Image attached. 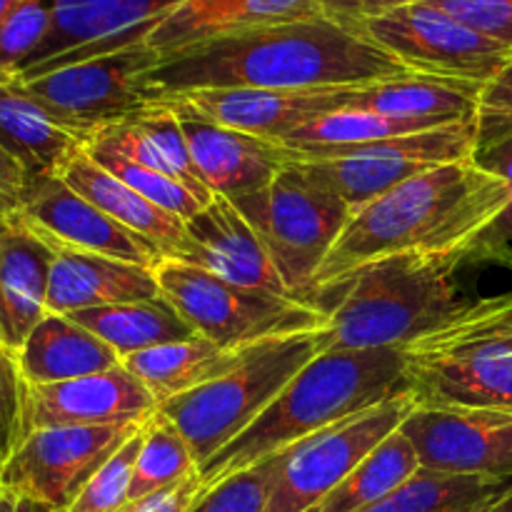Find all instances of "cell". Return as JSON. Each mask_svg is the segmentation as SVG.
Wrapping results in <instances>:
<instances>
[{
  "label": "cell",
  "instance_id": "obj_39",
  "mask_svg": "<svg viewBox=\"0 0 512 512\" xmlns=\"http://www.w3.org/2000/svg\"><path fill=\"white\" fill-rule=\"evenodd\" d=\"M490 40L512 48V0H428Z\"/></svg>",
  "mask_w": 512,
  "mask_h": 512
},
{
  "label": "cell",
  "instance_id": "obj_24",
  "mask_svg": "<svg viewBox=\"0 0 512 512\" xmlns=\"http://www.w3.org/2000/svg\"><path fill=\"white\" fill-rule=\"evenodd\" d=\"M15 358L28 385L65 383L120 365L115 350L98 335L85 330L68 315L55 313H48L35 325Z\"/></svg>",
  "mask_w": 512,
  "mask_h": 512
},
{
  "label": "cell",
  "instance_id": "obj_1",
  "mask_svg": "<svg viewBox=\"0 0 512 512\" xmlns=\"http://www.w3.org/2000/svg\"><path fill=\"white\" fill-rule=\"evenodd\" d=\"M410 73L350 20L325 10L203 40L148 73L160 95L190 90L360 88Z\"/></svg>",
  "mask_w": 512,
  "mask_h": 512
},
{
  "label": "cell",
  "instance_id": "obj_6",
  "mask_svg": "<svg viewBox=\"0 0 512 512\" xmlns=\"http://www.w3.org/2000/svg\"><path fill=\"white\" fill-rule=\"evenodd\" d=\"M320 353L318 333L263 340L240 350L238 363L218 380L168 400L158 410L183 433L195 463L203 468L225 445L243 435Z\"/></svg>",
  "mask_w": 512,
  "mask_h": 512
},
{
  "label": "cell",
  "instance_id": "obj_22",
  "mask_svg": "<svg viewBox=\"0 0 512 512\" xmlns=\"http://www.w3.org/2000/svg\"><path fill=\"white\" fill-rule=\"evenodd\" d=\"M318 10H323V0H183L155 23L145 45L163 58L203 40L303 18Z\"/></svg>",
  "mask_w": 512,
  "mask_h": 512
},
{
  "label": "cell",
  "instance_id": "obj_17",
  "mask_svg": "<svg viewBox=\"0 0 512 512\" xmlns=\"http://www.w3.org/2000/svg\"><path fill=\"white\" fill-rule=\"evenodd\" d=\"M155 410L158 403L153 395L123 368V363L88 378L28 385V398H25L28 433L40 428L133 425L148 420Z\"/></svg>",
  "mask_w": 512,
  "mask_h": 512
},
{
  "label": "cell",
  "instance_id": "obj_45",
  "mask_svg": "<svg viewBox=\"0 0 512 512\" xmlns=\"http://www.w3.org/2000/svg\"><path fill=\"white\" fill-rule=\"evenodd\" d=\"M18 3H20V0H0V20H3L5 15H8L10 10H13Z\"/></svg>",
  "mask_w": 512,
  "mask_h": 512
},
{
  "label": "cell",
  "instance_id": "obj_25",
  "mask_svg": "<svg viewBox=\"0 0 512 512\" xmlns=\"http://www.w3.org/2000/svg\"><path fill=\"white\" fill-rule=\"evenodd\" d=\"M0 145L23 163L30 178L63 175L85 148L83 140L35 103L15 78L0 83Z\"/></svg>",
  "mask_w": 512,
  "mask_h": 512
},
{
  "label": "cell",
  "instance_id": "obj_34",
  "mask_svg": "<svg viewBox=\"0 0 512 512\" xmlns=\"http://www.w3.org/2000/svg\"><path fill=\"white\" fill-rule=\"evenodd\" d=\"M53 0H20L0 20V83L18 78L50 30Z\"/></svg>",
  "mask_w": 512,
  "mask_h": 512
},
{
  "label": "cell",
  "instance_id": "obj_29",
  "mask_svg": "<svg viewBox=\"0 0 512 512\" xmlns=\"http://www.w3.org/2000/svg\"><path fill=\"white\" fill-rule=\"evenodd\" d=\"M418 470V453L398 428L308 512H363L408 483Z\"/></svg>",
  "mask_w": 512,
  "mask_h": 512
},
{
  "label": "cell",
  "instance_id": "obj_2",
  "mask_svg": "<svg viewBox=\"0 0 512 512\" xmlns=\"http://www.w3.org/2000/svg\"><path fill=\"white\" fill-rule=\"evenodd\" d=\"M510 200L505 180L473 160L430 168L363 208L315 275L318 295L338 288L368 265L400 255H458L498 218Z\"/></svg>",
  "mask_w": 512,
  "mask_h": 512
},
{
  "label": "cell",
  "instance_id": "obj_18",
  "mask_svg": "<svg viewBox=\"0 0 512 512\" xmlns=\"http://www.w3.org/2000/svg\"><path fill=\"white\" fill-rule=\"evenodd\" d=\"M175 260L245 288L293 295L253 225L220 195L185 223V243Z\"/></svg>",
  "mask_w": 512,
  "mask_h": 512
},
{
  "label": "cell",
  "instance_id": "obj_33",
  "mask_svg": "<svg viewBox=\"0 0 512 512\" xmlns=\"http://www.w3.org/2000/svg\"><path fill=\"white\" fill-rule=\"evenodd\" d=\"M85 153H88L95 163L103 165L108 173H113L115 178H120L125 185H130L135 193H140L145 200H150V203H155L158 208H163L165 213L185 220V223L205 208L203 200L195 198L180 180L170 178V175L143 168V165L123 158V155L105 153V150H85Z\"/></svg>",
  "mask_w": 512,
  "mask_h": 512
},
{
  "label": "cell",
  "instance_id": "obj_36",
  "mask_svg": "<svg viewBox=\"0 0 512 512\" xmlns=\"http://www.w3.org/2000/svg\"><path fill=\"white\" fill-rule=\"evenodd\" d=\"M475 163L505 180L510 200L503 213L463 250V263H508L512 258V138L475 155Z\"/></svg>",
  "mask_w": 512,
  "mask_h": 512
},
{
  "label": "cell",
  "instance_id": "obj_35",
  "mask_svg": "<svg viewBox=\"0 0 512 512\" xmlns=\"http://www.w3.org/2000/svg\"><path fill=\"white\" fill-rule=\"evenodd\" d=\"M143 435L145 423L90 478V483L85 485L68 512H120L128 505L135 463H138L140 448H143Z\"/></svg>",
  "mask_w": 512,
  "mask_h": 512
},
{
  "label": "cell",
  "instance_id": "obj_12",
  "mask_svg": "<svg viewBox=\"0 0 512 512\" xmlns=\"http://www.w3.org/2000/svg\"><path fill=\"white\" fill-rule=\"evenodd\" d=\"M143 423L33 430L0 470V485L43 512H68L90 478Z\"/></svg>",
  "mask_w": 512,
  "mask_h": 512
},
{
  "label": "cell",
  "instance_id": "obj_37",
  "mask_svg": "<svg viewBox=\"0 0 512 512\" xmlns=\"http://www.w3.org/2000/svg\"><path fill=\"white\" fill-rule=\"evenodd\" d=\"M25 398L28 383L20 373L18 358L0 345V470L28 438Z\"/></svg>",
  "mask_w": 512,
  "mask_h": 512
},
{
  "label": "cell",
  "instance_id": "obj_23",
  "mask_svg": "<svg viewBox=\"0 0 512 512\" xmlns=\"http://www.w3.org/2000/svg\"><path fill=\"white\" fill-rule=\"evenodd\" d=\"M60 178H63L75 193H80L85 200H90L95 208L103 210L105 215H110V218L118 220L120 225H125L128 230L138 233L140 238H145L148 243H153L155 248L163 253V258L175 260L180 255L185 243V220L175 218V215L165 213L163 208H158L155 203L145 200L143 195L135 193L130 185H125L123 180L115 178L113 173H108L103 165L95 163L85 150H80V153L70 160L68 168L63 170Z\"/></svg>",
  "mask_w": 512,
  "mask_h": 512
},
{
  "label": "cell",
  "instance_id": "obj_40",
  "mask_svg": "<svg viewBox=\"0 0 512 512\" xmlns=\"http://www.w3.org/2000/svg\"><path fill=\"white\" fill-rule=\"evenodd\" d=\"M30 175L18 158L0 145V225L20 218L28 195Z\"/></svg>",
  "mask_w": 512,
  "mask_h": 512
},
{
  "label": "cell",
  "instance_id": "obj_42",
  "mask_svg": "<svg viewBox=\"0 0 512 512\" xmlns=\"http://www.w3.org/2000/svg\"><path fill=\"white\" fill-rule=\"evenodd\" d=\"M413 3H428V0H323V10L343 20H350V23H358V20L370 18V15Z\"/></svg>",
  "mask_w": 512,
  "mask_h": 512
},
{
  "label": "cell",
  "instance_id": "obj_10",
  "mask_svg": "<svg viewBox=\"0 0 512 512\" xmlns=\"http://www.w3.org/2000/svg\"><path fill=\"white\" fill-rule=\"evenodd\" d=\"M355 25L410 73L485 85L512 60V48L485 38L433 3L400 5Z\"/></svg>",
  "mask_w": 512,
  "mask_h": 512
},
{
  "label": "cell",
  "instance_id": "obj_30",
  "mask_svg": "<svg viewBox=\"0 0 512 512\" xmlns=\"http://www.w3.org/2000/svg\"><path fill=\"white\" fill-rule=\"evenodd\" d=\"M510 485L512 480L463 478L420 468L408 483L363 512H480Z\"/></svg>",
  "mask_w": 512,
  "mask_h": 512
},
{
  "label": "cell",
  "instance_id": "obj_26",
  "mask_svg": "<svg viewBox=\"0 0 512 512\" xmlns=\"http://www.w3.org/2000/svg\"><path fill=\"white\" fill-rule=\"evenodd\" d=\"M480 90L483 85L468 83V80L405 73L398 78L365 85L353 108L375 110V113L395 115V118L423 120L435 128H445V125L475 120Z\"/></svg>",
  "mask_w": 512,
  "mask_h": 512
},
{
  "label": "cell",
  "instance_id": "obj_9",
  "mask_svg": "<svg viewBox=\"0 0 512 512\" xmlns=\"http://www.w3.org/2000/svg\"><path fill=\"white\" fill-rule=\"evenodd\" d=\"M160 53L143 43L115 53L63 65L30 80H18L25 93L43 105L65 130L88 143L93 135L128 123L163 103L148 83Z\"/></svg>",
  "mask_w": 512,
  "mask_h": 512
},
{
  "label": "cell",
  "instance_id": "obj_4",
  "mask_svg": "<svg viewBox=\"0 0 512 512\" xmlns=\"http://www.w3.org/2000/svg\"><path fill=\"white\" fill-rule=\"evenodd\" d=\"M460 265L458 255H400L363 268L328 290L338 303L318 333L320 350H405L440 330L468 305L455 288Z\"/></svg>",
  "mask_w": 512,
  "mask_h": 512
},
{
  "label": "cell",
  "instance_id": "obj_38",
  "mask_svg": "<svg viewBox=\"0 0 512 512\" xmlns=\"http://www.w3.org/2000/svg\"><path fill=\"white\" fill-rule=\"evenodd\" d=\"M512 138V60L483 85L475 110V155Z\"/></svg>",
  "mask_w": 512,
  "mask_h": 512
},
{
  "label": "cell",
  "instance_id": "obj_32",
  "mask_svg": "<svg viewBox=\"0 0 512 512\" xmlns=\"http://www.w3.org/2000/svg\"><path fill=\"white\" fill-rule=\"evenodd\" d=\"M288 450L268 455L260 463L208 485L188 512H265Z\"/></svg>",
  "mask_w": 512,
  "mask_h": 512
},
{
  "label": "cell",
  "instance_id": "obj_31",
  "mask_svg": "<svg viewBox=\"0 0 512 512\" xmlns=\"http://www.w3.org/2000/svg\"><path fill=\"white\" fill-rule=\"evenodd\" d=\"M198 470L200 468L195 463L193 450H190L183 433L160 410H155L145 420L143 448H140L138 463H135L133 483H130L125 508L143 503V500L153 498L163 490L175 488Z\"/></svg>",
  "mask_w": 512,
  "mask_h": 512
},
{
  "label": "cell",
  "instance_id": "obj_20",
  "mask_svg": "<svg viewBox=\"0 0 512 512\" xmlns=\"http://www.w3.org/2000/svg\"><path fill=\"white\" fill-rule=\"evenodd\" d=\"M48 300L45 308L55 315H70L78 310L105 308V305L140 303L160 298L155 270L143 265L123 263L105 255L83 253L50 245Z\"/></svg>",
  "mask_w": 512,
  "mask_h": 512
},
{
  "label": "cell",
  "instance_id": "obj_16",
  "mask_svg": "<svg viewBox=\"0 0 512 512\" xmlns=\"http://www.w3.org/2000/svg\"><path fill=\"white\" fill-rule=\"evenodd\" d=\"M363 88L365 85L325 90H190V93L165 95L163 100L210 123L283 143L295 130L305 128L313 120L335 110L353 108Z\"/></svg>",
  "mask_w": 512,
  "mask_h": 512
},
{
  "label": "cell",
  "instance_id": "obj_19",
  "mask_svg": "<svg viewBox=\"0 0 512 512\" xmlns=\"http://www.w3.org/2000/svg\"><path fill=\"white\" fill-rule=\"evenodd\" d=\"M165 105L178 115L200 178L213 190V195L228 198L230 203L268 188L280 170L293 160L278 140L225 128L170 103Z\"/></svg>",
  "mask_w": 512,
  "mask_h": 512
},
{
  "label": "cell",
  "instance_id": "obj_15",
  "mask_svg": "<svg viewBox=\"0 0 512 512\" xmlns=\"http://www.w3.org/2000/svg\"><path fill=\"white\" fill-rule=\"evenodd\" d=\"M20 223L58 248L105 255L155 270L163 253L75 193L60 175L30 178Z\"/></svg>",
  "mask_w": 512,
  "mask_h": 512
},
{
  "label": "cell",
  "instance_id": "obj_3",
  "mask_svg": "<svg viewBox=\"0 0 512 512\" xmlns=\"http://www.w3.org/2000/svg\"><path fill=\"white\" fill-rule=\"evenodd\" d=\"M408 393V353L403 348L323 350L243 435L200 468L205 488L350 415Z\"/></svg>",
  "mask_w": 512,
  "mask_h": 512
},
{
  "label": "cell",
  "instance_id": "obj_46",
  "mask_svg": "<svg viewBox=\"0 0 512 512\" xmlns=\"http://www.w3.org/2000/svg\"><path fill=\"white\" fill-rule=\"evenodd\" d=\"M505 265H508V268H512V258L508 260V263H505Z\"/></svg>",
  "mask_w": 512,
  "mask_h": 512
},
{
  "label": "cell",
  "instance_id": "obj_44",
  "mask_svg": "<svg viewBox=\"0 0 512 512\" xmlns=\"http://www.w3.org/2000/svg\"><path fill=\"white\" fill-rule=\"evenodd\" d=\"M480 512H512V485L508 490H505L503 495H498L493 503L485 505V508Z\"/></svg>",
  "mask_w": 512,
  "mask_h": 512
},
{
  "label": "cell",
  "instance_id": "obj_11",
  "mask_svg": "<svg viewBox=\"0 0 512 512\" xmlns=\"http://www.w3.org/2000/svg\"><path fill=\"white\" fill-rule=\"evenodd\" d=\"M415 408L413 395H400L290 445L265 512H308L393 435Z\"/></svg>",
  "mask_w": 512,
  "mask_h": 512
},
{
  "label": "cell",
  "instance_id": "obj_8",
  "mask_svg": "<svg viewBox=\"0 0 512 512\" xmlns=\"http://www.w3.org/2000/svg\"><path fill=\"white\" fill-rule=\"evenodd\" d=\"M268 248L290 293L313 303L315 275L350 218V208L290 160L260 193L235 200Z\"/></svg>",
  "mask_w": 512,
  "mask_h": 512
},
{
  "label": "cell",
  "instance_id": "obj_14",
  "mask_svg": "<svg viewBox=\"0 0 512 512\" xmlns=\"http://www.w3.org/2000/svg\"><path fill=\"white\" fill-rule=\"evenodd\" d=\"M183 0H53L50 30L18 80L143 43Z\"/></svg>",
  "mask_w": 512,
  "mask_h": 512
},
{
  "label": "cell",
  "instance_id": "obj_7",
  "mask_svg": "<svg viewBox=\"0 0 512 512\" xmlns=\"http://www.w3.org/2000/svg\"><path fill=\"white\" fill-rule=\"evenodd\" d=\"M155 278L163 298L175 305L185 323L200 338H208L230 353H240L263 340L328 328V313L320 305L293 295L235 285L180 260H160Z\"/></svg>",
  "mask_w": 512,
  "mask_h": 512
},
{
  "label": "cell",
  "instance_id": "obj_41",
  "mask_svg": "<svg viewBox=\"0 0 512 512\" xmlns=\"http://www.w3.org/2000/svg\"><path fill=\"white\" fill-rule=\"evenodd\" d=\"M205 490L203 475L200 470L195 475H190L188 480H183L175 488L163 490V493L153 495V498L143 500L138 505H130V508H123L120 512H188L193 508L195 500L200 498V493Z\"/></svg>",
  "mask_w": 512,
  "mask_h": 512
},
{
  "label": "cell",
  "instance_id": "obj_28",
  "mask_svg": "<svg viewBox=\"0 0 512 512\" xmlns=\"http://www.w3.org/2000/svg\"><path fill=\"white\" fill-rule=\"evenodd\" d=\"M68 318H73L85 330L98 335L105 345H110L120 363L143 350L198 335L163 295L153 300H140V303L78 310V313H70Z\"/></svg>",
  "mask_w": 512,
  "mask_h": 512
},
{
  "label": "cell",
  "instance_id": "obj_43",
  "mask_svg": "<svg viewBox=\"0 0 512 512\" xmlns=\"http://www.w3.org/2000/svg\"><path fill=\"white\" fill-rule=\"evenodd\" d=\"M0 512H43V510H38L35 505L25 503V500L15 498L8 488H3V485H0Z\"/></svg>",
  "mask_w": 512,
  "mask_h": 512
},
{
  "label": "cell",
  "instance_id": "obj_27",
  "mask_svg": "<svg viewBox=\"0 0 512 512\" xmlns=\"http://www.w3.org/2000/svg\"><path fill=\"white\" fill-rule=\"evenodd\" d=\"M240 353H230L208 338L178 340L143 350L123 360V368L145 385L158 405L180 398L200 385L218 380L238 363Z\"/></svg>",
  "mask_w": 512,
  "mask_h": 512
},
{
  "label": "cell",
  "instance_id": "obj_13",
  "mask_svg": "<svg viewBox=\"0 0 512 512\" xmlns=\"http://www.w3.org/2000/svg\"><path fill=\"white\" fill-rule=\"evenodd\" d=\"M400 433L430 473L512 480L510 410L415 408Z\"/></svg>",
  "mask_w": 512,
  "mask_h": 512
},
{
  "label": "cell",
  "instance_id": "obj_5",
  "mask_svg": "<svg viewBox=\"0 0 512 512\" xmlns=\"http://www.w3.org/2000/svg\"><path fill=\"white\" fill-rule=\"evenodd\" d=\"M405 353L418 408L512 413V293L468 303Z\"/></svg>",
  "mask_w": 512,
  "mask_h": 512
},
{
  "label": "cell",
  "instance_id": "obj_21",
  "mask_svg": "<svg viewBox=\"0 0 512 512\" xmlns=\"http://www.w3.org/2000/svg\"><path fill=\"white\" fill-rule=\"evenodd\" d=\"M50 263V245L20 218L0 225V345L10 353H18L48 315Z\"/></svg>",
  "mask_w": 512,
  "mask_h": 512
}]
</instances>
